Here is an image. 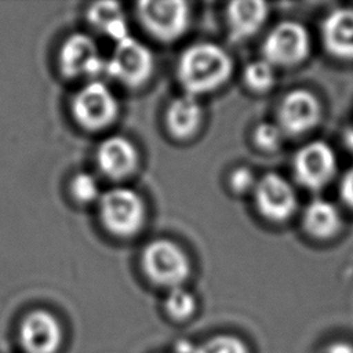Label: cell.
<instances>
[{
    "mask_svg": "<svg viewBox=\"0 0 353 353\" xmlns=\"http://www.w3.org/2000/svg\"><path fill=\"white\" fill-rule=\"evenodd\" d=\"M243 81L255 92L269 91L276 83L274 66L263 58L252 61L247 63L243 70Z\"/></svg>",
    "mask_w": 353,
    "mask_h": 353,
    "instance_id": "cell-21",
    "label": "cell"
},
{
    "mask_svg": "<svg viewBox=\"0 0 353 353\" xmlns=\"http://www.w3.org/2000/svg\"><path fill=\"white\" fill-rule=\"evenodd\" d=\"M137 15L142 28L164 43L179 39L190 23V7L183 0L141 1L137 6Z\"/></svg>",
    "mask_w": 353,
    "mask_h": 353,
    "instance_id": "cell-5",
    "label": "cell"
},
{
    "mask_svg": "<svg viewBox=\"0 0 353 353\" xmlns=\"http://www.w3.org/2000/svg\"><path fill=\"white\" fill-rule=\"evenodd\" d=\"M252 192L258 212L272 222H284L296 210L298 197L295 189L280 174H265L256 181Z\"/></svg>",
    "mask_w": 353,
    "mask_h": 353,
    "instance_id": "cell-10",
    "label": "cell"
},
{
    "mask_svg": "<svg viewBox=\"0 0 353 353\" xmlns=\"http://www.w3.org/2000/svg\"><path fill=\"white\" fill-rule=\"evenodd\" d=\"M197 307L194 295L183 285L171 288L164 299V312L174 321L189 320Z\"/></svg>",
    "mask_w": 353,
    "mask_h": 353,
    "instance_id": "cell-20",
    "label": "cell"
},
{
    "mask_svg": "<svg viewBox=\"0 0 353 353\" xmlns=\"http://www.w3.org/2000/svg\"><path fill=\"white\" fill-rule=\"evenodd\" d=\"M327 353H353V346L345 342H336L328 346Z\"/></svg>",
    "mask_w": 353,
    "mask_h": 353,
    "instance_id": "cell-26",
    "label": "cell"
},
{
    "mask_svg": "<svg viewBox=\"0 0 353 353\" xmlns=\"http://www.w3.org/2000/svg\"><path fill=\"white\" fill-rule=\"evenodd\" d=\"M87 19L92 28L116 43L130 36L124 11L116 1H97L91 4L87 10Z\"/></svg>",
    "mask_w": 353,
    "mask_h": 353,
    "instance_id": "cell-18",
    "label": "cell"
},
{
    "mask_svg": "<svg viewBox=\"0 0 353 353\" xmlns=\"http://www.w3.org/2000/svg\"><path fill=\"white\" fill-rule=\"evenodd\" d=\"M70 113L83 130L101 131L116 120L119 102L103 81L92 79L73 95Z\"/></svg>",
    "mask_w": 353,
    "mask_h": 353,
    "instance_id": "cell-4",
    "label": "cell"
},
{
    "mask_svg": "<svg viewBox=\"0 0 353 353\" xmlns=\"http://www.w3.org/2000/svg\"><path fill=\"white\" fill-rule=\"evenodd\" d=\"M342 226V216L336 205L324 199L312 200L303 211V228L320 240L335 236Z\"/></svg>",
    "mask_w": 353,
    "mask_h": 353,
    "instance_id": "cell-17",
    "label": "cell"
},
{
    "mask_svg": "<svg viewBox=\"0 0 353 353\" xmlns=\"http://www.w3.org/2000/svg\"><path fill=\"white\" fill-rule=\"evenodd\" d=\"M256 181L258 179H255V175L250 168L239 167L230 174L229 185L230 189L236 193H247L250 190H254Z\"/></svg>",
    "mask_w": 353,
    "mask_h": 353,
    "instance_id": "cell-24",
    "label": "cell"
},
{
    "mask_svg": "<svg viewBox=\"0 0 353 353\" xmlns=\"http://www.w3.org/2000/svg\"><path fill=\"white\" fill-rule=\"evenodd\" d=\"M283 130L274 123H261L254 131V142L266 152H273L281 146Z\"/></svg>",
    "mask_w": 353,
    "mask_h": 353,
    "instance_id": "cell-23",
    "label": "cell"
},
{
    "mask_svg": "<svg viewBox=\"0 0 353 353\" xmlns=\"http://www.w3.org/2000/svg\"><path fill=\"white\" fill-rule=\"evenodd\" d=\"M179 353H250V349L239 336L218 334L197 345L181 342Z\"/></svg>",
    "mask_w": 353,
    "mask_h": 353,
    "instance_id": "cell-19",
    "label": "cell"
},
{
    "mask_svg": "<svg viewBox=\"0 0 353 353\" xmlns=\"http://www.w3.org/2000/svg\"><path fill=\"white\" fill-rule=\"evenodd\" d=\"M105 63L97 43L85 33L66 37L58 52V69L66 79L97 77L105 72Z\"/></svg>",
    "mask_w": 353,
    "mask_h": 353,
    "instance_id": "cell-9",
    "label": "cell"
},
{
    "mask_svg": "<svg viewBox=\"0 0 353 353\" xmlns=\"http://www.w3.org/2000/svg\"><path fill=\"white\" fill-rule=\"evenodd\" d=\"M98 215L102 226L117 237L137 234L146 219L143 199L130 188H113L101 194Z\"/></svg>",
    "mask_w": 353,
    "mask_h": 353,
    "instance_id": "cell-2",
    "label": "cell"
},
{
    "mask_svg": "<svg viewBox=\"0 0 353 353\" xmlns=\"http://www.w3.org/2000/svg\"><path fill=\"white\" fill-rule=\"evenodd\" d=\"M138 150L135 145L121 135L105 138L97 149L99 171L110 179H123L138 167Z\"/></svg>",
    "mask_w": 353,
    "mask_h": 353,
    "instance_id": "cell-13",
    "label": "cell"
},
{
    "mask_svg": "<svg viewBox=\"0 0 353 353\" xmlns=\"http://www.w3.org/2000/svg\"><path fill=\"white\" fill-rule=\"evenodd\" d=\"M321 40L328 54L353 61V7L331 10L321 22Z\"/></svg>",
    "mask_w": 353,
    "mask_h": 353,
    "instance_id": "cell-14",
    "label": "cell"
},
{
    "mask_svg": "<svg viewBox=\"0 0 353 353\" xmlns=\"http://www.w3.org/2000/svg\"><path fill=\"white\" fill-rule=\"evenodd\" d=\"M203 121V108L190 94L176 97L165 112V124L170 134L178 139L190 138L197 132Z\"/></svg>",
    "mask_w": 353,
    "mask_h": 353,
    "instance_id": "cell-16",
    "label": "cell"
},
{
    "mask_svg": "<svg viewBox=\"0 0 353 353\" xmlns=\"http://www.w3.org/2000/svg\"><path fill=\"white\" fill-rule=\"evenodd\" d=\"M229 52L215 43H196L182 51L176 63V77L185 94L193 97L212 92L232 76Z\"/></svg>",
    "mask_w": 353,
    "mask_h": 353,
    "instance_id": "cell-1",
    "label": "cell"
},
{
    "mask_svg": "<svg viewBox=\"0 0 353 353\" xmlns=\"http://www.w3.org/2000/svg\"><path fill=\"white\" fill-rule=\"evenodd\" d=\"M309 52V32L295 21H283L274 25L262 43L263 59L273 66H295L303 62Z\"/></svg>",
    "mask_w": 353,
    "mask_h": 353,
    "instance_id": "cell-7",
    "label": "cell"
},
{
    "mask_svg": "<svg viewBox=\"0 0 353 353\" xmlns=\"http://www.w3.org/2000/svg\"><path fill=\"white\" fill-rule=\"evenodd\" d=\"M269 7L258 0H237L229 3L226 21L230 37L236 41L254 36L265 23Z\"/></svg>",
    "mask_w": 353,
    "mask_h": 353,
    "instance_id": "cell-15",
    "label": "cell"
},
{
    "mask_svg": "<svg viewBox=\"0 0 353 353\" xmlns=\"http://www.w3.org/2000/svg\"><path fill=\"white\" fill-rule=\"evenodd\" d=\"M70 197L79 204H90L98 201L101 197L99 183L90 172H77L69 182Z\"/></svg>",
    "mask_w": 353,
    "mask_h": 353,
    "instance_id": "cell-22",
    "label": "cell"
},
{
    "mask_svg": "<svg viewBox=\"0 0 353 353\" xmlns=\"http://www.w3.org/2000/svg\"><path fill=\"white\" fill-rule=\"evenodd\" d=\"M339 196L342 201L353 210V165L345 171L339 181Z\"/></svg>",
    "mask_w": 353,
    "mask_h": 353,
    "instance_id": "cell-25",
    "label": "cell"
},
{
    "mask_svg": "<svg viewBox=\"0 0 353 353\" xmlns=\"http://www.w3.org/2000/svg\"><path fill=\"white\" fill-rule=\"evenodd\" d=\"M343 141H345V145L353 152V127L346 130V132L343 135Z\"/></svg>",
    "mask_w": 353,
    "mask_h": 353,
    "instance_id": "cell-27",
    "label": "cell"
},
{
    "mask_svg": "<svg viewBox=\"0 0 353 353\" xmlns=\"http://www.w3.org/2000/svg\"><path fill=\"white\" fill-rule=\"evenodd\" d=\"M323 114L319 98L306 88H295L284 95L277 110V124L284 134L301 135L313 130Z\"/></svg>",
    "mask_w": 353,
    "mask_h": 353,
    "instance_id": "cell-12",
    "label": "cell"
},
{
    "mask_svg": "<svg viewBox=\"0 0 353 353\" xmlns=\"http://www.w3.org/2000/svg\"><path fill=\"white\" fill-rule=\"evenodd\" d=\"M141 265L146 277L165 288L182 287L190 274V259L172 240L156 239L142 251Z\"/></svg>",
    "mask_w": 353,
    "mask_h": 353,
    "instance_id": "cell-3",
    "label": "cell"
},
{
    "mask_svg": "<svg viewBox=\"0 0 353 353\" xmlns=\"http://www.w3.org/2000/svg\"><path fill=\"white\" fill-rule=\"evenodd\" d=\"M18 338L25 353H57L62 345L59 320L46 309L28 312L19 323Z\"/></svg>",
    "mask_w": 353,
    "mask_h": 353,
    "instance_id": "cell-11",
    "label": "cell"
},
{
    "mask_svg": "<svg viewBox=\"0 0 353 353\" xmlns=\"http://www.w3.org/2000/svg\"><path fill=\"white\" fill-rule=\"evenodd\" d=\"M154 58L152 51L132 36L116 43L114 50L105 63V72L121 84L137 88L152 76Z\"/></svg>",
    "mask_w": 353,
    "mask_h": 353,
    "instance_id": "cell-6",
    "label": "cell"
},
{
    "mask_svg": "<svg viewBox=\"0 0 353 353\" xmlns=\"http://www.w3.org/2000/svg\"><path fill=\"white\" fill-rule=\"evenodd\" d=\"M295 179L310 190H319L331 182L336 172V154L324 141L303 145L294 156Z\"/></svg>",
    "mask_w": 353,
    "mask_h": 353,
    "instance_id": "cell-8",
    "label": "cell"
}]
</instances>
